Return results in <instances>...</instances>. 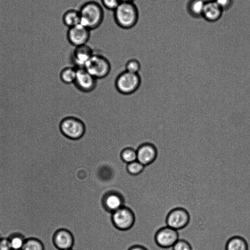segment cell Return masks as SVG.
Wrapping results in <instances>:
<instances>
[{"label": "cell", "instance_id": "obj_1", "mask_svg": "<svg viewBox=\"0 0 250 250\" xmlns=\"http://www.w3.org/2000/svg\"><path fill=\"white\" fill-rule=\"evenodd\" d=\"M81 24L92 30L97 28L102 24L104 12L101 4L95 1L85 2L79 9Z\"/></svg>", "mask_w": 250, "mask_h": 250}, {"label": "cell", "instance_id": "obj_2", "mask_svg": "<svg viewBox=\"0 0 250 250\" xmlns=\"http://www.w3.org/2000/svg\"><path fill=\"white\" fill-rule=\"evenodd\" d=\"M113 11L116 23L123 29L132 28L138 21L139 11L134 2H121Z\"/></svg>", "mask_w": 250, "mask_h": 250}, {"label": "cell", "instance_id": "obj_3", "mask_svg": "<svg viewBox=\"0 0 250 250\" xmlns=\"http://www.w3.org/2000/svg\"><path fill=\"white\" fill-rule=\"evenodd\" d=\"M84 68L94 78L100 79L109 74L111 65L109 59L105 55L94 52Z\"/></svg>", "mask_w": 250, "mask_h": 250}, {"label": "cell", "instance_id": "obj_4", "mask_svg": "<svg viewBox=\"0 0 250 250\" xmlns=\"http://www.w3.org/2000/svg\"><path fill=\"white\" fill-rule=\"evenodd\" d=\"M59 128L62 135L72 140L81 138L85 132V125L83 122L75 116L64 118L60 123Z\"/></svg>", "mask_w": 250, "mask_h": 250}, {"label": "cell", "instance_id": "obj_5", "mask_svg": "<svg viewBox=\"0 0 250 250\" xmlns=\"http://www.w3.org/2000/svg\"><path fill=\"white\" fill-rule=\"evenodd\" d=\"M141 83L139 73H133L125 70L117 77L115 86L117 90L125 95H129L136 92Z\"/></svg>", "mask_w": 250, "mask_h": 250}, {"label": "cell", "instance_id": "obj_6", "mask_svg": "<svg viewBox=\"0 0 250 250\" xmlns=\"http://www.w3.org/2000/svg\"><path fill=\"white\" fill-rule=\"evenodd\" d=\"M190 218V214L186 208L176 207L171 209L167 215L166 226L178 231L187 227Z\"/></svg>", "mask_w": 250, "mask_h": 250}, {"label": "cell", "instance_id": "obj_7", "mask_svg": "<svg viewBox=\"0 0 250 250\" xmlns=\"http://www.w3.org/2000/svg\"><path fill=\"white\" fill-rule=\"evenodd\" d=\"M179 239L178 230L167 226L160 228L154 236L156 244L161 249L171 248Z\"/></svg>", "mask_w": 250, "mask_h": 250}, {"label": "cell", "instance_id": "obj_8", "mask_svg": "<svg viewBox=\"0 0 250 250\" xmlns=\"http://www.w3.org/2000/svg\"><path fill=\"white\" fill-rule=\"evenodd\" d=\"M112 220L117 229L127 230L133 225L135 216L131 209L124 206L112 213Z\"/></svg>", "mask_w": 250, "mask_h": 250}, {"label": "cell", "instance_id": "obj_9", "mask_svg": "<svg viewBox=\"0 0 250 250\" xmlns=\"http://www.w3.org/2000/svg\"><path fill=\"white\" fill-rule=\"evenodd\" d=\"M90 31L81 23L69 28L67 32V40L74 47L86 44L90 38Z\"/></svg>", "mask_w": 250, "mask_h": 250}, {"label": "cell", "instance_id": "obj_10", "mask_svg": "<svg viewBox=\"0 0 250 250\" xmlns=\"http://www.w3.org/2000/svg\"><path fill=\"white\" fill-rule=\"evenodd\" d=\"M74 84L81 91L90 92L96 88L97 79L92 76L84 67L77 68L76 76Z\"/></svg>", "mask_w": 250, "mask_h": 250}, {"label": "cell", "instance_id": "obj_11", "mask_svg": "<svg viewBox=\"0 0 250 250\" xmlns=\"http://www.w3.org/2000/svg\"><path fill=\"white\" fill-rule=\"evenodd\" d=\"M137 160L145 166L153 163L158 155L156 146L151 143H145L136 149Z\"/></svg>", "mask_w": 250, "mask_h": 250}, {"label": "cell", "instance_id": "obj_12", "mask_svg": "<svg viewBox=\"0 0 250 250\" xmlns=\"http://www.w3.org/2000/svg\"><path fill=\"white\" fill-rule=\"evenodd\" d=\"M95 51L87 44L74 47L71 54L73 65L76 68H83Z\"/></svg>", "mask_w": 250, "mask_h": 250}, {"label": "cell", "instance_id": "obj_13", "mask_svg": "<svg viewBox=\"0 0 250 250\" xmlns=\"http://www.w3.org/2000/svg\"><path fill=\"white\" fill-rule=\"evenodd\" d=\"M52 242L58 250L71 249L74 243V238L71 232L67 229H61L57 230L52 237Z\"/></svg>", "mask_w": 250, "mask_h": 250}, {"label": "cell", "instance_id": "obj_14", "mask_svg": "<svg viewBox=\"0 0 250 250\" xmlns=\"http://www.w3.org/2000/svg\"><path fill=\"white\" fill-rule=\"evenodd\" d=\"M102 202L104 208L111 213L125 206L123 196L117 191L106 193L103 198Z\"/></svg>", "mask_w": 250, "mask_h": 250}, {"label": "cell", "instance_id": "obj_15", "mask_svg": "<svg viewBox=\"0 0 250 250\" xmlns=\"http://www.w3.org/2000/svg\"><path fill=\"white\" fill-rule=\"evenodd\" d=\"M223 10L214 1L206 2L202 17L209 22H215L221 17Z\"/></svg>", "mask_w": 250, "mask_h": 250}, {"label": "cell", "instance_id": "obj_16", "mask_svg": "<svg viewBox=\"0 0 250 250\" xmlns=\"http://www.w3.org/2000/svg\"><path fill=\"white\" fill-rule=\"evenodd\" d=\"M249 246L246 240L243 237L235 235L231 237L227 241L225 250H248Z\"/></svg>", "mask_w": 250, "mask_h": 250}, {"label": "cell", "instance_id": "obj_17", "mask_svg": "<svg viewBox=\"0 0 250 250\" xmlns=\"http://www.w3.org/2000/svg\"><path fill=\"white\" fill-rule=\"evenodd\" d=\"M205 3L203 0H189L187 4L188 14L193 18L202 17Z\"/></svg>", "mask_w": 250, "mask_h": 250}, {"label": "cell", "instance_id": "obj_18", "mask_svg": "<svg viewBox=\"0 0 250 250\" xmlns=\"http://www.w3.org/2000/svg\"><path fill=\"white\" fill-rule=\"evenodd\" d=\"M62 20L63 24L68 28L81 23L80 14L79 10L69 9L63 15Z\"/></svg>", "mask_w": 250, "mask_h": 250}, {"label": "cell", "instance_id": "obj_19", "mask_svg": "<svg viewBox=\"0 0 250 250\" xmlns=\"http://www.w3.org/2000/svg\"><path fill=\"white\" fill-rule=\"evenodd\" d=\"M77 73V68L73 65L67 66L62 69L60 73L61 80L64 83H74Z\"/></svg>", "mask_w": 250, "mask_h": 250}, {"label": "cell", "instance_id": "obj_20", "mask_svg": "<svg viewBox=\"0 0 250 250\" xmlns=\"http://www.w3.org/2000/svg\"><path fill=\"white\" fill-rule=\"evenodd\" d=\"M12 250H21L26 238L19 232H14L7 237Z\"/></svg>", "mask_w": 250, "mask_h": 250}, {"label": "cell", "instance_id": "obj_21", "mask_svg": "<svg viewBox=\"0 0 250 250\" xmlns=\"http://www.w3.org/2000/svg\"><path fill=\"white\" fill-rule=\"evenodd\" d=\"M21 250H45V247L39 239L29 237L26 238Z\"/></svg>", "mask_w": 250, "mask_h": 250}, {"label": "cell", "instance_id": "obj_22", "mask_svg": "<svg viewBox=\"0 0 250 250\" xmlns=\"http://www.w3.org/2000/svg\"><path fill=\"white\" fill-rule=\"evenodd\" d=\"M121 158L127 164L136 161V149L131 147L124 148L121 153Z\"/></svg>", "mask_w": 250, "mask_h": 250}, {"label": "cell", "instance_id": "obj_23", "mask_svg": "<svg viewBox=\"0 0 250 250\" xmlns=\"http://www.w3.org/2000/svg\"><path fill=\"white\" fill-rule=\"evenodd\" d=\"M141 69V63L137 58H132L125 63V70L131 73L138 74Z\"/></svg>", "mask_w": 250, "mask_h": 250}, {"label": "cell", "instance_id": "obj_24", "mask_svg": "<svg viewBox=\"0 0 250 250\" xmlns=\"http://www.w3.org/2000/svg\"><path fill=\"white\" fill-rule=\"evenodd\" d=\"M145 166L137 160L127 164V170L132 175H137L141 173Z\"/></svg>", "mask_w": 250, "mask_h": 250}, {"label": "cell", "instance_id": "obj_25", "mask_svg": "<svg viewBox=\"0 0 250 250\" xmlns=\"http://www.w3.org/2000/svg\"><path fill=\"white\" fill-rule=\"evenodd\" d=\"M171 249L172 250H192L189 242L183 239H179Z\"/></svg>", "mask_w": 250, "mask_h": 250}, {"label": "cell", "instance_id": "obj_26", "mask_svg": "<svg viewBox=\"0 0 250 250\" xmlns=\"http://www.w3.org/2000/svg\"><path fill=\"white\" fill-rule=\"evenodd\" d=\"M104 7L114 11L121 3L120 0H101Z\"/></svg>", "mask_w": 250, "mask_h": 250}, {"label": "cell", "instance_id": "obj_27", "mask_svg": "<svg viewBox=\"0 0 250 250\" xmlns=\"http://www.w3.org/2000/svg\"><path fill=\"white\" fill-rule=\"evenodd\" d=\"M214 1L224 11L230 8L233 2V0H215Z\"/></svg>", "mask_w": 250, "mask_h": 250}, {"label": "cell", "instance_id": "obj_28", "mask_svg": "<svg viewBox=\"0 0 250 250\" xmlns=\"http://www.w3.org/2000/svg\"><path fill=\"white\" fill-rule=\"evenodd\" d=\"M0 250H12L8 238H1L0 240Z\"/></svg>", "mask_w": 250, "mask_h": 250}, {"label": "cell", "instance_id": "obj_29", "mask_svg": "<svg viewBox=\"0 0 250 250\" xmlns=\"http://www.w3.org/2000/svg\"><path fill=\"white\" fill-rule=\"evenodd\" d=\"M128 250H148L146 248L140 246L136 245L131 247Z\"/></svg>", "mask_w": 250, "mask_h": 250}, {"label": "cell", "instance_id": "obj_30", "mask_svg": "<svg viewBox=\"0 0 250 250\" xmlns=\"http://www.w3.org/2000/svg\"><path fill=\"white\" fill-rule=\"evenodd\" d=\"M135 0H120L121 2H134Z\"/></svg>", "mask_w": 250, "mask_h": 250}, {"label": "cell", "instance_id": "obj_31", "mask_svg": "<svg viewBox=\"0 0 250 250\" xmlns=\"http://www.w3.org/2000/svg\"><path fill=\"white\" fill-rule=\"evenodd\" d=\"M203 0L205 2H210V1H213L215 0Z\"/></svg>", "mask_w": 250, "mask_h": 250}, {"label": "cell", "instance_id": "obj_32", "mask_svg": "<svg viewBox=\"0 0 250 250\" xmlns=\"http://www.w3.org/2000/svg\"><path fill=\"white\" fill-rule=\"evenodd\" d=\"M63 250H72L71 249H70Z\"/></svg>", "mask_w": 250, "mask_h": 250}, {"label": "cell", "instance_id": "obj_33", "mask_svg": "<svg viewBox=\"0 0 250 250\" xmlns=\"http://www.w3.org/2000/svg\"><path fill=\"white\" fill-rule=\"evenodd\" d=\"M1 238V237H0V240Z\"/></svg>", "mask_w": 250, "mask_h": 250}]
</instances>
